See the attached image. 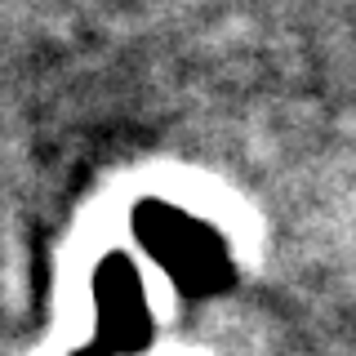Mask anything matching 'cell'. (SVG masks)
I'll use <instances>...</instances> for the list:
<instances>
[{"mask_svg":"<svg viewBox=\"0 0 356 356\" xmlns=\"http://www.w3.org/2000/svg\"><path fill=\"white\" fill-rule=\"evenodd\" d=\"M138 236H143V245H147V254L174 276L178 285L214 289L222 276H227V250H222V236L209 227L205 218L187 214V209L156 205V200L143 205L138 209Z\"/></svg>","mask_w":356,"mask_h":356,"instance_id":"6da1fadb","label":"cell"},{"mask_svg":"<svg viewBox=\"0 0 356 356\" xmlns=\"http://www.w3.org/2000/svg\"><path fill=\"white\" fill-rule=\"evenodd\" d=\"M98 307H103V325L111 330V339L125 348L147 334V294L129 263H107L98 281Z\"/></svg>","mask_w":356,"mask_h":356,"instance_id":"7a4b0ae2","label":"cell"}]
</instances>
